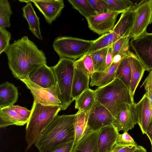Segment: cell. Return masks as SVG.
Masks as SVG:
<instances>
[{"instance_id": "6da1fadb", "label": "cell", "mask_w": 152, "mask_h": 152, "mask_svg": "<svg viewBox=\"0 0 152 152\" xmlns=\"http://www.w3.org/2000/svg\"><path fill=\"white\" fill-rule=\"evenodd\" d=\"M5 52L10 69L14 77L20 80L40 66L46 64L43 52L26 36L10 45Z\"/></svg>"}, {"instance_id": "7a4b0ae2", "label": "cell", "mask_w": 152, "mask_h": 152, "mask_svg": "<svg viewBox=\"0 0 152 152\" xmlns=\"http://www.w3.org/2000/svg\"><path fill=\"white\" fill-rule=\"evenodd\" d=\"M75 114L58 115L42 132L34 145L39 152H50L75 141Z\"/></svg>"}, {"instance_id": "3957f363", "label": "cell", "mask_w": 152, "mask_h": 152, "mask_svg": "<svg viewBox=\"0 0 152 152\" xmlns=\"http://www.w3.org/2000/svg\"><path fill=\"white\" fill-rule=\"evenodd\" d=\"M61 110L60 106H46L34 100L26 127L27 152L31 147L46 127Z\"/></svg>"}, {"instance_id": "277c9868", "label": "cell", "mask_w": 152, "mask_h": 152, "mask_svg": "<svg viewBox=\"0 0 152 152\" xmlns=\"http://www.w3.org/2000/svg\"><path fill=\"white\" fill-rule=\"evenodd\" d=\"M97 102L106 107L114 118L124 103H134L130 91L119 79L115 78L109 84L95 90Z\"/></svg>"}, {"instance_id": "5b68a950", "label": "cell", "mask_w": 152, "mask_h": 152, "mask_svg": "<svg viewBox=\"0 0 152 152\" xmlns=\"http://www.w3.org/2000/svg\"><path fill=\"white\" fill-rule=\"evenodd\" d=\"M75 61L71 59L60 58L56 65L51 67L61 93L58 97L61 110H66L74 101L71 92Z\"/></svg>"}, {"instance_id": "8992f818", "label": "cell", "mask_w": 152, "mask_h": 152, "mask_svg": "<svg viewBox=\"0 0 152 152\" xmlns=\"http://www.w3.org/2000/svg\"><path fill=\"white\" fill-rule=\"evenodd\" d=\"M93 41L72 37H59L54 40L53 46L60 58L75 60L88 53Z\"/></svg>"}, {"instance_id": "52a82bcc", "label": "cell", "mask_w": 152, "mask_h": 152, "mask_svg": "<svg viewBox=\"0 0 152 152\" xmlns=\"http://www.w3.org/2000/svg\"><path fill=\"white\" fill-rule=\"evenodd\" d=\"M20 80L30 90L34 100L37 102L46 106H60L61 102L58 97L61 93L58 83L55 86L45 88L32 82L28 76Z\"/></svg>"}, {"instance_id": "ba28073f", "label": "cell", "mask_w": 152, "mask_h": 152, "mask_svg": "<svg viewBox=\"0 0 152 152\" xmlns=\"http://www.w3.org/2000/svg\"><path fill=\"white\" fill-rule=\"evenodd\" d=\"M134 7L135 16L130 37L136 39L146 32L152 22V0H142Z\"/></svg>"}, {"instance_id": "9c48e42d", "label": "cell", "mask_w": 152, "mask_h": 152, "mask_svg": "<svg viewBox=\"0 0 152 152\" xmlns=\"http://www.w3.org/2000/svg\"><path fill=\"white\" fill-rule=\"evenodd\" d=\"M129 44L145 70H152V33L146 32L137 38H132Z\"/></svg>"}, {"instance_id": "30bf717a", "label": "cell", "mask_w": 152, "mask_h": 152, "mask_svg": "<svg viewBox=\"0 0 152 152\" xmlns=\"http://www.w3.org/2000/svg\"><path fill=\"white\" fill-rule=\"evenodd\" d=\"M117 12H107L96 14L86 18L89 28L99 35L104 34L113 31L115 26Z\"/></svg>"}, {"instance_id": "8fae6325", "label": "cell", "mask_w": 152, "mask_h": 152, "mask_svg": "<svg viewBox=\"0 0 152 152\" xmlns=\"http://www.w3.org/2000/svg\"><path fill=\"white\" fill-rule=\"evenodd\" d=\"M114 118L104 106L97 102L89 112L87 126L90 132L99 130L112 124Z\"/></svg>"}, {"instance_id": "7c38bea8", "label": "cell", "mask_w": 152, "mask_h": 152, "mask_svg": "<svg viewBox=\"0 0 152 152\" xmlns=\"http://www.w3.org/2000/svg\"><path fill=\"white\" fill-rule=\"evenodd\" d=\"M135 104L124 103L116 116L112 124L118 131L128 132L136 124Z\"/></svg>"}, {"instance_id": "4fadbf2b", "label": "cell", "mask_w": 152, "mask_h": 152, "mask_svg": "<svg viewBox=\"0 0 152 152\" xmlns=\"http://www.w3.org/2000/svg\"><path fill=\"white\" fill-rule=\"evenodd\" d=\"M136 122L143 134H146L152 123V106L145 94L141 99L135 104Z\"/></svg>"}, {"instance_id": "5bb4252c", "label": "cell", "mask_w": 152, "mask_h": 152, "mask_svg": "<svg viewBox=\"0 0 152 152\" xmlns=\"http://www.w3.org/2000/svg\"><path fill=\"white\" fill-rule=\"evenodd\" d=\"M44 15L46 22L50 24L60 15L64 7L63 0H30Z\"/></svg>"}, {"instance_id": "9a60e30c", "label": "cell", "mask_w": 152, "mask_h": 152, "mask_svg": "<svg viewBox=\"0 0 152 152\" xmlns=\"http://www.w3.org/2000/svg\"><path fill=\"white\" fill-rule=\"evenodd\" d=\"M119 134L112 124L100 129L98 141L99 152H110L116 143Z\"/></svg>"}, {"instance_id": "2e32d148", "label": "cell", "mask_w": 152, "mask_h": 152, "mask_svg": "<svg viewBox=\"0 0 152 152\" xmlns=\"http://www.w3.org/2000/svg\"><path fill=\"white\" fill-rule=\"evenodd\" d=\"M30 79L34 83L46 88L56 84L54 72L51 67L46 64L40 66L29 75Z\"/></svg>"}, {"instance_id": "e0dca14e", "label": "cell", "mask_w": 152, "mask_h": 152, "mask_svg": "<svg viewBox=\"0 0 152 152\" xmlns=\"http://www.w3.org/2000/svg\"><path fill=\"white\" fill-rule=\"evenodd\" d=\"M121 58H113L110 66L104 72H95L91 77L90 86L101 87L112 82L115 78L116 71Z\"/></svg>"}, {"instance_id": "ac0fdd59", "label": "cell", "mask_w": 152, "mask_h": 152, "mask_svg": "<svg viewBox=\"0 0 152 152\" xmlns=\"http://www.w3.org/2000/svg\"><path fill=\"white\" fill-rule=\"evenodd\" d=\"M134 7L121 13L112 31L120 38L130 36L135 16Z\"/></svg>"}, {"instance_id": "d6986e66", "label": "cell", "mask_w": 152, "mask_h": 152, "mask_svg": "<svg viewBox=\"0 0 152 152\" xmlns=\"http://www.w3.org/2000/svg\"><path fill=\"white\" fill-rule=\"evenodd\" d=\"M131 66V74L130 91L134 99V93L145 69L136 55L130 50L128 53Z\"/></svg>"}, {"instance_id": "ffe728a7", "label": "cell", "mask_w": 152, "mask_h": 152, "mask_svg": "<svg viewBox=\"0 0 152 152\" xmlns=\"http://www.w3.org/2000/svg\"><path fill=\"white\" fill-rule=\"evenodd\" d=\"M99 129L88 133L75 144L72 152H99Z\"/></svg>"}, {"instance_id": "44dd1931", "label": "cell", "mask_w": 152, "mask_h": 152, "mask_svg": "<svg viewBox=\"0 0 152 152\" xmlns=\"http://www.w3.org/2000/svg\"><path fill=\"white\" fill-rule=\"evenodd\" d=\"M18 93L12 84L6 82L0 86V108L9 107L17 102Z\"/></svg>"}, {"instance_id": "7402d4cb", "label": "cell", "mask_w": 152, "mask_h": 152, "mask_svg": "<svg viewBox=\"0 0 152 152\" xmlns=\"http://www.w3.org/2000/svg\"><path fill=\"white\" fill-rule=\"evenodd\" d=\"M28 120L20 116L10 107L0 108V128L12 125L23 126Z\"/></svg>"}, {"instance_id": "603a6c76", "label": "cell", "mask_w": 152, "mask_h": 152, "mask_svg": "<svg viewBox=\"0 0 152 152\" xmlns=\"http://www.w3.org/2000/svg\"><path fill=\"white\" fill-rule=\"evenodd\" d=\"M23 17L27 21L29 28L32 34L39 40H42L40 28L39 18L37 16L31 2L27 3L22 8Z\"/></svg>"}, {"instance_id": "cb8c5ba5", "label": "cell", "mask_w": 152, "mask_h": 152, "mask_svg": "<svg viewBox=\"0 0 152 152\" xmlns=\"http://www.w3.org/2000/svg\"><path fill=\"white\" fill-rule=\"evenodd\" d=\"M89 80L90 78L82 72L75 68L71 92L73 100H75L85 91L90 88Z\"/></svg>"}, {"instance_id": "d4e9b609", "label": "cell", "mask_w": 152, "mask_h": 152, "mask_svg": "<svg viewBox=\"0 0 152 152\" xmlns=\"http://www.w3.org/2000/svg\"><path fill=\"white\" fill-rule=\"evenodd\" d=\"M75 107L81 112H90L97 102L95 90L90 88L83 92L75 99Z\"/></svg>"}, {"instance_id": "484cf974", "label": "cell", "mask_w": 152, "mask_h": 152, "mask_svg": "<svg viewBox=\"0 0 152 152\" xmlns=\"http://www.w3.org/2000/svg\"><path fill=\"white\" fill-rule=\"evenodd\" d=\"M128 53L121 59L116 71L115 78L120 80L130 91L131 71Z\"/></svg>"}, {"instance_id": "4316f807", "label": "cell", "mask_w": 152, "mask_h": 152, "mask_svg": "<svg viewBox=\"0 0 152 152\" xmlns=\"http://www.w3.org/2000/svg\"><path fill=\"white\" fill-rule=\"evenodd\" d=\"M89 112L78 111L75 114L74 124L75 144L90 131L87 126V120Z\"/></svg>"}, {"instance_id": "83f0119b", "label": "cell", "mask_w": 152, "mask_h": 152, "mask_svg": "<svg viewBox=\"0 0 152 152\" xmlns=\"http://www.w3.org/2000/svg\"><path fill=\"white\" fill-rule=\"evenodd\" d=\"M121 38L112 31L103 34L94 40L92 46L88 53H90L110 46Z\"/></svg>"}, {"instance_id": "f1b7e54d", "label": "cell", "mask_w": 152, "mask_h": 152, "mask_svg": "<svg viewBox=\"0 0 152 152\" xmlns=\"http://www.w3.org/2000/svg\"><path fill=\"white\" fill-rule=\"evenodd\" d=\"M74 66L91 78L95 72L93 64L89 53H87L75 61Z\"/></svg>"}, {"instance_id": "f546056e", "label": "cell", "mask_w": 152, "mask_h": 152, "mask_svg": "<svg viewBox=\"0 0 152 152\" xmlns=\"http://www.w3.org/2000/svg\"><path fill=\"white\" fill-rule=\"evenodd\" d=\"M73 8L77 10L86 18L96 15L88 0H69Z\"/></svg>"}, {"instance_id": "4dcf8cb0", "label": "cell", "mask_w": 152, "mask_h": 152, "mask_svg": "<svg viewBox=\"0 0 152 152\" xmlns=\"http://www.w3.org/2000/svg\"><path fill=\"white\" fill-rule=\"evenodd\" d=\"M131 38L130 36L122 37L111 45L113 58L117 56L122 57L130 51L129 41Z\"/></svg>"}, {"instance_id": "1f68e13d", "label": "cell", "mask_w": 152, "mask_h": 152, "mask_svg": "<svg viewBox=\"0 0 152 152\" xmlns=\"http://www.w3.org/2000/svg\"><path fill=\"white\" fill-rule=\"evenodd\" d=\"M12 13L8 1L7 0H0V28L10 27V18Z\"/></svg>"}, {"instance_id": "d6a6232c", "label": "cell", "mask_w": 152, "mask_h": 152, "mask_svg": "<svg viewBox=\"0 0 152 152\" xmlns=\"http://www.w3.org/2000/svg\"><path fill=\"white\" fill-rule=\"evenodd\" d=\"M108 7V12L122 13L129 9L133 2L128 0H104Z\"/></svg>"}, {"instance_id": "836d02e7", "label": "cell", "mask_w": 152, "mask_h": 152, "mask_svg": "<svg viewBox=\"0 0 152 152\" xmlns=\"http://www.w3.org/2000/svg\"><path fill=\"white\" fill-rule=\"evenodd\" d=\"M110 46L89 53L93 61L95 72L97 71L103 63L107 56Z\"/></svg>"}, {"instance_id": "e575fe53", "label": "cell", "mask_w": 152, "mask_h": 152, "mask_svg": "<svg viewBox=\"0 0 152 152\" xmlns=\"http://www.w3.org/2000/svg\"><path fill=\"white\" fill-rule=\"evenodd\" d=\"M11 33L5 28H0V54L6 52L9 47Z\"/></svg>"}, {"instance_id": "d590c367", "label": "cell", "mask_w": 152, "mask_h": 152, "mask_svg": "<svg viewBox=\"0 0 152 152\" xmlns=\"http://www.w3.org/2000/svg\"><path fill=\"white\" fill-rule=\"evenodd\" d=\"M88 1L96 14L104 13L108 12L107 5L104 0H88Z\"/></svg>"}, {"instance_id": "8d00e7d4", "label": "cell", "mask_w": 152, "mask_h": 152, "mask_svg": "<svg viewBox=\"0 0 152 152\" xmlns=\"http://www.w3.org/2000/svg\"><path fill=\"white\" fill-rule=\"evenodd\" d=\"M116 143L123 145H137L127 132H124L122 134H119Z\"/></svg>"}, {"instance_id": "74e56055", "label": "cell", "mask_w": 152, "mask_h": 152, "mask_svg": "<svg viewBox=\"0 0 152 152\" xmlns=\"http://www.w3.org/2000/svg\"><path fill=\"white\" fill-rule=\"evenodd\" d=\"M146 91L145 94L148 97L152 106V70L144 81L142 85Z\"/></svg>"}, {"instance_id": "f35d334b", "label": "cell", "mask_w": 152, "mask_h": 152, "mask_svg": "<svg viewBox=\"0 0 152 152\" xmlns=\"http://www.w3.org/2000/svg\"><path fill=\"white\" fill-rule=\"evenodd\" d=\"M113 59L112 48L111 46H110L104 61L96 72H105L110 67L112 64Z\"/></svg>"}, {"instance_id": "ab89813d", "label": "cell", "mask_w": 152, "mask_h": 152, "mask_svg": "<svg viewBox=\"0 0 152 152\" xmlns=\"http://www.w3.org/2000/svg\"><path fill=\"white\" fill-rule=\"evenodd\" d=\"M10 107L20 116L28 119L31 113V110H28L26 108L18 105H13Z\"/></svg>"}, {"instance_id": "60d3db41", "label": "cell", "mask_w": 152, "mask_h": 152, "mask_svg": "<svg viewBox=\"0 0 152 152\" xmlns=\"http://www.w3.org/2000/svg\"><path fill=\"white\" fill-rule=\"evenodd\" d=\"M137 145H123L116 143L110 152H132Z\"/></svg>"}, {"instance_id": "b9f144b4", "label": "cell", "mask_w": 152, "mask_h": 152, "mask_svg": "<svg viewBox=\"0 0 152 152\" xmlns=\"http://www.w3.org/2000/svg\"><path fill=\"white\" fill-rule=\"evenodd\" d=\"M75 145V141L69 142L60 145L50 152H72Z\"/></svg>"}, {"instance_id": "7bdbcfd3", "label": "cell", "mask_w": 152, "mask_h": 152, "mask_svg": "<svg viewBox=\"0 0 152 152\" xmlns=\"http://www.w3.org/2000/svg\"><path fill=\"white\" fill-rule=\"evenodd\" d=\"M146 134L149 139L152 146V123L148 128Z\"/></svg>"}, {"instance_id": "ee69618b", "label": "cell", "mask_w": 152, "mask_h": 152, "mask_svg": "<svg viewBox=\"0 0 152 152\" xmlns=\"http://www.w3.org/2000/svg\"><path fill=\"white\" fill-rule=\"evenodd\" d=\"M132 152H147L146 150L142 146L137 145V148Z\"/></svg>"}, {"instance_id": "f6af8a7d", "label": "cell", "mask_w": 152, "mask_h": 152, "mask_svg": "<svg viewBox=\"0 0 152 152\" xmlns=\"http://www.w3.org/2000/svg\"></svg>"}]
</instances>
